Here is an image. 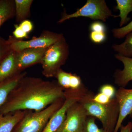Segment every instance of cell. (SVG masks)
I'll use <instances>...</instances> for the list:
<instances>
[{
  "instance_id": "20",
  "label": "cell",
  "mask_w": 132,
  "mask_h": 132,
  "mask_svg": "<svg viewBox=\"0 0 132 132\" xmlns=\"http://www.w3.org/2000/svg\"><path fill=\"white\" fill-rule=\"evenodd\" d=\"M71 73L67 72L61 69L57 74L56 78L59 85L65 90L69 89L70 76Z\"/></svg>"
},
{
  "instance_id": "7",
  "label": "cell",
  "mask_w": 132,
  "mask_h": 132,
  "mask_svg": "<svg viewBox=\"0 0 132 132\" xmlns=\"http://www.w3.org/2000/svg\"><path fill=\"white\" fill-rule=\"evenodd\" d=\"M85 94L81 89H66L64 91L65 101L62 106L52 116L42 132H56L65 118L66 113L69 107L79 101Z\"/></svg>"
},
{
  "instance_id": "17",
  "label": "cell",
  "mask_w": 132,
  "mask_h": 132,
  "mask_svg": "<svg viewBox=\"0 0 132 132\" xmlns=\"http://www.w3.org/2000/svg\"><path fill=\"white\" fill-rule=\"evenodd\" d=\"M117 5L115 7L116 10H119V14L115 15L114 17H120V26L122 27L130 20L128 17V15L132 12V0H116Z\"/></svg>"
},
{
  "instance_id": "5",
  "label": "cell",
  "mask_w": 132,
  "mask_h": 132,
  "mask_svg": "<svg viewBox=\"0 0 132 132\" xmlns=\"http://www.w3.org/2000/svg\"><path fill=\"white\" fill-rule=\"evenodd\" d=\"M114 16L105 0H87L82 7L73 13L68 14L65 9L64 10L61 18L57 22L61 24L67 20L79 17H87L92 20L106 22L109 17Z\"/></svg>"
},
{
  "instance_id": "10",
  "label": "cell",
  "mask_w": 132,
  "mask_h": 132,
  "mask_svg": "<svg viewBox=\"0 0 132 132\" xmlns=\"http://www.w3.org/2000/svg\"><path fill=\"white\" fill-rule=\"evenodd\" d=\"M115 98L119 108V118L113 132H118L128 116L132 117V89L119 87L116 90Z\"/></svg>"
},
{
  "instance_id": "21",
  "label": "cell",
  "mask_w": 132,
  "mask_h": 132,
  "mask_svg": "<svg viewBox=\"0 0 132 132\" xmlns=\"http://www.w3.org/2000/svg\"><path fill=\"white\" fill-rule=\"evenodd\" d=\"M132 32V21L126 26L120 28H114L112 30L114 37L117 39L125 37L128 34Z\"/></svg>"
},
{
  "instance_id": "6",
  "label": "cell",
  "mask_w": 132,
  "mask_h": 132,
  "mask_svg": "<svg viewBox=\"0 0 132 132\" xmlns=\"http://www.w3.org/2000/svg\"><path fill=\"white\" fill-rule=\"evenodd\" d=\"M64 36L63 34L46 30L43 31L39 37H34L29 40L19 39L10 36L7 41L12 50L18 52L28 48L49 47Z\"/></svg>"
},
{
  "instance_id": "27",
  "label": "cell",
  "mask_w": 132,
  "mask_h": 132,
  "mask_svg": "<svg viewBox=\"0 0 132 132\" xmlns=\"http://www.w3.org/2000/svg\"><path fill=\"white\" fill-rule=\"evenodd\" d=\"M90 29L91 32L106 33V27L105 24L99 21H95L90 25Z\"/></svg>"
},
{
  "instance_id": "28",
  "label": "cell",
  "mask_w": 132,
  "mask_h": 132,
  "mask_svg": "<svg viewBox=\"0 0 132 132\" xmlns=\"http://www.w3.org/2000/svg\"><path fill=\"white\" fill-rule=\"evenodd\" d=\"M111 99L105 94L99 93L97 94H94L93 98V100L95 102L102 104H108Z\"/></svg>"
},
{
  "instance_id": "11",
  "label": "cell",
  "mask_w": 132,
  "mask_h": 132,
  "mask_svg": "<svg viewBox=\"0 0 132 132\" xmlns=\"http://www.w3.org/2000/svg\"><path fill=\"white\" fill-rule=\"evenodd\" d=\"M115 58L122 62L123 69H118L113 74L114 83L119 87H125L132 80V58L124 57L117 54Z\"/></svg>"
},
{
  "instance_id": "16",
  "label": "cell",
  "mask_w": 132,
  "mask_h": 132,
  "mask_svg": "<svg viewBox=\"0 0 132 132\" xmlns=\"http://www.w3.org/2000/svg\"><path fill=\"white\" fill-rule=\"evenodd\" d=\"M15 16L14 0H0V28L9 19Z\"/></svg>"
},
{
  "instance_id": "18",
  "label": "cell",
  "mask_w": 132,
  "mask_h": 132,
  "mask_svg": "<svg viewBox=\"0 0 132 132\" xmlns=\"http://www.w3.org/2000/svg\"><path fill=\"white\" fill-rule=\"evenodd\" d=\"M125 41L119 45L114 44L112 46L113 49L124 57L132 58V32L125 36Z\"/></svg>"
},
{
  "instance_id": "26",
  "label": "cell",
  "mask_w": 132,
  "mask_h": 132,
  "mask_svg": "<svg viewBox=\"0 0 132 132\" xmlns=\"http://www.w3.org/2000/svg\"><path fill=\"white\" fill-rule=\"evenodd\" d=\"M15 29L13 32V36L16 39L23 40L29 38L28 34L22 29L18 24H14Z\"/></svg>"
},
{
  "instance_id": "3",
  "label": "cell",
  "mask_w": 132,
  "mask_h": 132,
  "mask_svg": "<svg viewBox=\"0 0 132 132\" xmlns=\"http://www.w3.org/2000/svg\"><path fill=\"white\" fill-rule=\"evenodd\" d=\"M64 101L65 98H61L42 111L28 110L12 132H42L50 119L62 106Z\"/></svg>"
},
{
  "instance_id": "29",
  "label": "cell",
  "mask_w": 132,
  "mask_h": 132,
  "mask_svg": "<svg viewBox=\"0 0 132 132\" xmlns=\"http://www.w3.org/2000/svg\"><path fill=\"white\" fill-rule=\"evenodd\" d=\"M19 26L25 32L28 34L32 32L34 29V25L32 22L28 20L23 21L20 23Z\"/></svg>"
},
{
  "instance_id": "12",
  "label": "cell",
  "mask_w": 132,
  "mask_h": 132,
  "mask_svg": "<svg viewBox=\"0 0 132 132\" xmlns=\"http://www.w3.org/2000/svg\"><path fill=\"white\" fill-rule=\"evenodd\" d=\"M27 74L26 72L19 73L0 82V109L6 103L12 90L22 78L26 76Z\"/></svg>"
},
{
  "instance_id": "25",
  "label": "cell",
  "mask_w": 132,
  "mask_h": 132,
  "mask_svg": "<svg viewBox=\"0 0 132 132\" xmlns=\"http://www.w3.org/2000/svg\"><path fill=\"white\" fill-rule=\"evenodd\" d=\"M80 77L76 74L71 73L70 76L69 89L75 90L80 88L82 85Z\"/></svg>"
},
{
  "instance_id": "23",
  "label": "cell",
  "mask_w": 132,
  "mask_h": 132,
  "mask_svg": "<svg viewBox=\"0 0 132 132\" xmlns=\"http://www.w3.org/2000/svg\"><path fill=\"white\" fill-rule=\"evenodd\" d=\"M116 92L115 87L109 84L102 85L99 89V93L105 94L111 99L115 98Z\"/></svg>"
},
{
  "instance_id": "8",
  "label": "cell",
  "mask_w": 132,
  "mask_h": 132,
  "mask_svg": "<svg viewBox=\"0 0 132 132\" xmlns=\"http://www.w3.org/2000/svg\"><path fill=\"white\" fill-rule=\"evenodd\" d=\"M88 116L82 104L76 102L67 109L65 120L56 132H82Z\"/></svg>"
},
{
  "instance_id": "1",
  "label": "cell",
  "mask_w": 132,
  "mask_h": 132,
  "mask_svg": "<svg viewBox=\"0 0 132 132\" xmlns=\"http://www.w3.org/2000/svg\"><path fill=\"white\" fill-rule=\"evenodd\" d=\"M65 90L57 81L26 76L10 93L0 109V114L22 110L42 111L58 99L65 98Z\"/></svg>"
},
{
  "instance_id": "14",
  "label": "cell",
  "mask_w": 132,
  "mask_h": 132,
  "mask_svg": "<svg viewBox=\"0 0 132 132\" xmlns=\"http://www.w3.org/2000/svg\"><path fill=\"white\" fill-rule=\"evenodd\" d=\"M28 111H18L5 115L0 114V132H12Z\"/></svg>"
},
{
  "instance_id": "13",
  "label": "cell",
  "mask_w": 132,
  "mask_h": 132,
  "mask_svg": "<svg viewBox=\"0 0 132 132\" xmlns=\"http://www.w3.org/2000/svg\"><path fill=\"white\" fill-rule=\"evenodd\" d=\"M15 55L16 52L12 50L0 64V82L20 73L17 70Z\"/></svg>"
},
{
  "instance_id": "9",
  "label": "cell",
  "mask_w": 132,
  "mask_h": 132,
  "mask_svg": "<svg viewBox=\"0 0 132 132\" xmlns=\"http://www.w3.org/2000/svg\"><path fill=\"white\" fill-rule=\"evenodd\" d=\"M48 47L28 48L19 52H15L18 71L21 72L31 66L36 64H41Z\"/></svg>"
},
{
  "instance_id": "4",
  "label": "cell",
  "mask_w": 132,
  "mask_h": 132,
  "mask_svg": "<svg viewBox=\"0 0 132 132\" xmlns=\"http://www.w3.org/2000/svg\"><path fill=\"white\" fill-rule=\"evenodd\" d=\"M69 48L64 36L47 48L43 59L42 73L47 78H55L69 55Z\"/></svg>"
},
{
  "instance_id": "2",
  "label": "cell",
  "mask_w": 132,
  "mask_h": 132,
  "mask_svg": "<svg viewBox=\"0 0 132 132\" xmlns=\"http://www.w3.org/2000/svg\"><path fill=\"white\" fill-rule=\"evenodd\" d=\"M93 93L88 91L79 102L82 104L89 116L98 119L102 128L109 132H113L119 118V108L115 98L108 104H102L93 100Z\"/></svg>"
},
{
  "instance_id": "31",
  "label": "cell",
  "mask_w": 132,
  "mask_h": 132,
  "mask_svg": "<svg viewBox=\"0 0 132 132\" xmlns=\"http://www.w3.org/2000/svg\"><path fill=\"white\" fill-rule=\"evenodd\" d=\"M131 132H132V121H131Z\"/></svg>"
},
{
  "instance_id": "19",
  "label": "cell",
  "mask_w": 132,
  "mask_h": 132,
  "mask_svg": "<svg viewBox=\"0 0 132 132\" xmlns=\"http://www.w3.org/2000/svg\"><path fill=\"white\" fill-rule=\"evenodd\" d=\"M82 132H109L104 128L98 127L95 122V118L88 116L84 125Z\"/></svg>"
},
{
  "instance_id": "24",
  "label": "cell",
  "mask_w": 132,
  "mask_h": 132,
  "mask_svg": "<svg viewBox=\"0 0 132 132\" xmlns=\"http://www.w3.org/2000/svg\"><path fill=\"white\" fill-rule=\"evenodd\" d=\"M90 38L92 42L97 44L102 43L106 40V34L105 32H91Z\"/></svg>"
},
{
  "instance_id": "22",
  "label": "cell",
  "mask_w": 132,
  "mask_h": 132,
  "mask_svg": "<svg viewBox=\"0 0 132 132\" xmlns=\"http://www.w3.org/2000/svg\"><path fill=\"white\" fill-rule=\"evenodd\" d=\"M12 51L7 40L0 36V64Z\"/></svg>"
},
{
  "instance_id": "15",
  "label": "cell",
  "mask_w": 132,
  "mask_h": 132,
  "mask_svg": "<svg viewBox=\"0 0 132 132\" xmlns=\"http://www.w3.org/2000/svg\"><path fill=\"white\" fill-rule=\"evenodd\" d=\"M33 0H14L15 16L17 23H20L30 16Z\"/></svg>"
},
{
  "instance_id": "30",
  "label": "cell",
  "mask_w": 132,
  "mask_h": 132,
  "mask_svg": "<svg viewBox=\"0 0 132 132\" xmlns=\"http://www.w3.org/2000/svg\"><path fill=\"white\" fill-rule=\"evenodd\" d=\"M131 121H129L126 126H121L120 128V132H131Z\"/></svg>"
}]
</instances>
